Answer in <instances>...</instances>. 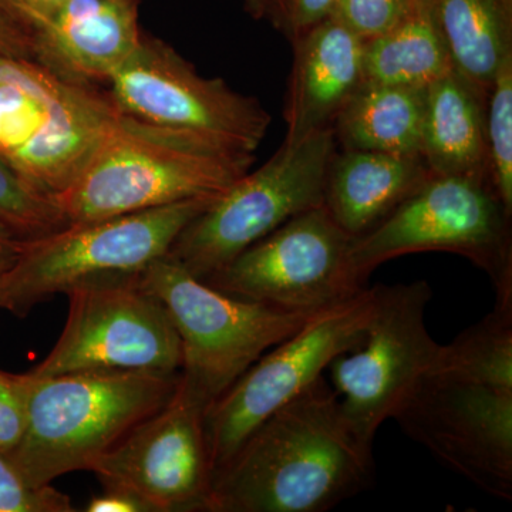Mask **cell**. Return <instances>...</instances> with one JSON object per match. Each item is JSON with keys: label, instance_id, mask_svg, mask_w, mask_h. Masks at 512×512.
I'll list each match as a JSON object with an SVG mask.
<instances>
[{"label": "cell", "instance_id": "4", "mask_svg": "<svg viewBox=\"0 0 512 512\" xmlns=\"http://www.w3.org/2000/svg\"><path fill=\"white\" fill-rule=\"evenodd\" d=\"M215 198L70 224L26 241L0 279V311L26 316L39 303L79 286L138 278L170 252L180 232Z\"/></svg>", "mask_w": 512, "mask_h": 512}, {"label": "cell", "instance_id": "23", "mask_svg": "<svg viewBox=\"0 0 512 512\" xmlns=\"http://www.w3.org/2000/svg\"><path fill=\"white\" fill-rule=\"evenodd\" d=\"M436 372L512 390V298L495 299L493 311L443 345Z\"/></svg>", "mask_w": 512, "mask_h": 512}, {"label": "cell", "instance_id": "17", "mask_svg": "<svg viewBox=\"0 0 512 512\" xmlns=\"http://www.w3.org/2000/svg\"><path fill=\"white\" fill-rule=\"evenodd\" d=\"M285 144L295 146L333 121L365 82L363 42L335 16L292 40Z\"/></svg>", "mask_w": 512, "mask_h": 512}, {"label": "cell", "instance_id": "35", "mask_svg": "<svg viewBox=\"0 0 512 512\" xmlns=\"http://www.w3.org/2000/svg\"><path fill=\"white\" fill-rule=\"evenodd\" d=\"M406 2L407 8L413 9L417 8V6L431 5L434 0H404Z\"/></svg>", "mask_w": 512, "mask_h": 512}, {"label": "cell", "instance_id": "16", "mask_svg": "<svg viewBox=\"0 0 512 512\" xmlns=\"http://www.w3.org/2000/svg\"><path fill=\"white\" fill-rule=\"evenodd\" d=\"M141 0H63L32 32L33 57L74 83L99 86L133 55Z\"/></svg>", "mask_w": 512, "mask_h": 512}, {"label": "cell", "instance_id": "34", "mask_svg": "<svg viewBox=\"0 0 512 512\" xmlns=\"http://www.w3.org/2000/svg\"><path fill=\"white\" fill-rule=\"evenodd\" d=\"M245 12L255 20H268L272 25L275 16V0H242Z\"/></svg>", "mask_w": 512, "mask_h": 512}, {"label": "cell", "instance_id": "2", "mask_svg": "<svg viewBox=\"0 0 512 512\" xmlns=\"http://www.w3.org/2000/svg\"><path fill=\"white\" fill-rule=\"evenodd\" d=\"M255 156L119 109L110 130L73 183L55 195L67 225L218 197Z\"/></svg>", "mask_w": 512, "mask_h": 512}, {"label": "cell", "instance_id": "19", "mask_svg": "<svg viewBox=\"0 0 512 512\" xmlns=\"http://www.w3.org/2000/svg\"><path fill=\"white\" fill-rule=\"evenodd\" d=\"M487 99L453 69L426 89L421 158L433 175L488 178Z\"/></svg>", "mask_w": 512, "mask_h": 512}, {"label": "cell", "instance_id": "12", "mask_svg": "<svg viewBox=\"0 0 512 512\" xmlns=\"http://www.w3.org/2000/svg\"><path fill=\"white\" fill-rule=\"evenodd\" d=\"M107 86L123 113L214 138L245 153L255 154L271 126L261 101L235 92L222 79L201 76L174 47L144 32Z\"/></svg>", "mask_w": 512, "mask_h": 512}, {"label": "cell", "instance_id": "8", "mask_svg": "<svg viewBox=\"0 0 512 512\" xmlns=\"http://www.w3.org/2000/svg\"><path fill=\"white\" fill-rule=\"evenodd\" d=\"M336 143L328 127L295 146L282 144L264 165L242 175L198 214L167 256L207 279L286 221L323 205Z\"/></svg>", "mask_w": 512, "mask_h": 512}, {"label": "cell", "instance_id": "14", "mask_svg": "<svg viewBox=\"0 0 512 512\" xmlns=\"http://www.w3.org/2000/svg\"><path fill=\"white\" fill-rule=\"evenodd\" d=\"M393 419L448 470L510 503L512 390L434 372L421 380Z\"/></svg>", "mask_w": 512, "mask_h": 512}, {"label": "cell", "instance_id": "27", "mask_svg": "<svg viewBox=\"0 0 512 512\" xmlns=\"http://www.w3.org/2000/svg\"><path fill=\"white\" fill-rule=\"evenodd\" d=\"M407 12L404 0H335L332 16L367 42L392 29Z\"/></svg>", "mask_w": 512, "mask_h": 512}, {"label": "cell", "instance_id": "24", "mask_svg": "<svg viewBox=\"0 0 512 512\" xmlns=\"http://www.w3.org/2000/svg\"><path fill=\"white\" fill-rule=\"evenodd\" d=\"M0 221L23 241L67 227L55 197L36 190L0 156Z\"/></svg>", "mask_w": 512, "mask_h": 512}, {"label": "cell", "instance_id": "15", "mask_svg": "<svg viewBox=\"0 0 512 512\" xmlns=\"http://www.w3.org/2000/svg\"><path fill=\"white\" fill-rule=\"evenodd\" d=\"M207 410L178 377L168 402L104 454L92 473L103 488L136 495L150 512H208L214 473Z\"/></svg>", "mask_w": 512, "mask_h": 512}, {"label": "cell", "instance_id": "3", "mask_svg": "<svg viewBox=\"0 0 512 512\" xmlns=\"http://www.w3.org/2000/svg\"><path fill=\"white\" fill-rule=\"evenodd\" d=\"M178 377L127 370L32 375L25 431L8 457L33 485L92 471L137 424L168 402Z\"/></svg>", "mask_w": 512, "mask_h": 512}, {"label": "cell", "instance_id": "33", "mask_svg": "<svg viewBox=\"0 0 512 512\" xmlns=\"http://www.w3.org/2000/svg\"><path fill=\"white\" fill-rule=\"evenodd\" d=\"M25 244L26 241L19 238L8 225L0 221V279L18 261Z\"/></svg>", "mask_w": 512, "mask_h": 512}, {"label": "cell", "instance_id": "28", "mask_svg": "<svg viewBox=\"0 0 512 512\" xmlns=\"http://www.w3.org/2000/svg\"><path fill=\"white\" fill-rule=\"evenodd\" d=\"M32 375L0 370V451L9 454L22 439L28 419Z\"/></svg>", "mask_w": 512, "mask_h": 512}, {"label": "cell", "instance_id": "26", "mask_svg": "<svg viewBox=\"0 0 512 512\" xmlns=\"http://www.w3.org/2000/svg\"><path fill=\"white\" fill-rule=\"evenodd\" d=\"M69 495L52 484H30L8 454L0 451V512H73Z\"/></svg>", "mask_w": 512, "mask_h": 512}, {"label": "cell", "instance_id": "11", "mask_svg": "<svg viewBox=\"0 0 512 512\" xmlns=\"http://www.w3.org/2000/svg\"><path fill=\"white\" fill-rule=\"evenodd\" d=\"M138 278L96 282L67 293L69 312L62 335L30 373H180L181 340L170 313Z\"/></svg>", "mask_w": 512, "mask_h": 512}, {"label": "cell", "instance_id": "29", "mask_svg": "<svg viewBox=\"0 0 512 512\" xmlns=\"http://www.w3.org/2000/svg\"><path fill=\"white\" fill-rule=\"evenodd\" d=\"M333 6L335 0H275L272 26L281 30L292 42L305 30L329 18Z\"/></svg>", "mask_w": 512, "mask_h": 512}, {"label": "cell", "instance_id": "7", "mask_svg": "<svg viewBox=\"0 0 512 512\" xmlns=\"http://www.w3.org/2000/svg\"><path fill=\"white\" fill-rule=\"evenodd\" d=\"M138 281L170 313L183 353L180 379L208 407L315 313L234 298L167 255L148 266Z\"/></svg>", "mask_w": 512, "mask_h": 512}, {"label": "cell", "instance_id": "30", "mask_svg": "<svg viewBox=\"0 0 512 512\" xmlns=\"http://www.w3.org/2000/svg\"><path fill=\"white\" fill-rule=\"evenodd\" d=\"M62 2L63 0H0V10L32 37L33 30L39 28Z\"/></svg>", "mask_w": 512, "mask_h": 512}, {"label": "cell", "instance_id": "1", "mask_svg": "<svg viewBox=\"0 0 512 512\" xmlns=\"http://www.w3.org/2000/svg\"><path fill=\"white\" fill-rule=\"evenodd\" d=\"M373 444L319 376L279 407L214 474L208 512H326L369 490Z\"/></svg>", "mask_w": 512, "mask_h": 512}, {"label": "cell", "instance_id": "22", "mask_svg": "<svg viewBox=\"0 0 512 512\" xmlns=\"http://www.w3.org/2000/svg\"><path fill=\"white\" fill-rule=\"evenodd\" d=\"M433 3L410 9L392 29L365 42V82L427 89L453 69Z\"/></svg>", "mask_w": 512, "mask_h": 512}, {"label": "cell", "instance_id": "21", "mask_svg": "<svg viewBox=\"0 0 512 512\" xmlns=\"http://www.w3.org/2000/svg\"><path fill=\"white\" fill-rule=\"evenodd\" d=\"M433 8L454 72L488 99L512 56V0H434Z\"/></svg>", "mask_w": 512, "mask_h": 512}, {"label": "cell", "instance_id": "25", "mask_svg": "<svg viewBox=\"0 0 512 512\" xmlns=\"http://www.w3.org/2000/svg\"><path fill=\"white\" fill-rule=\"evenodd\" d=\"M488 178L512 214V56L501 64L487 99Z\"/></svg>", "mask_w": 512, "mask_h": 512}, {"label": "cell", "instance_id": "9", "mask_svg": "<svg viewBox=\"0 0 512 512\" xmlns=\"http://www.w3.org/2000/svg\"><path fill=\"white\" fill-rule=\"evenodd\" d=\"M375 288L320 309L298 332L269 349L208 407L205 434L212 473L265 419L323 375L336 357L365 340Z\"/></svg>", "mask_w": 512, "mask_h": 512}, {"label": "cell", "instance_id": "5", "mask_svg": "<svg viewBox=\"0 0 512 512\" xmlns=\"http://www.w3.org/2000/svg\"><path fill=\"white\" fill-rule=\"evenodd\" d=\"M117 114L99 86L0 55V156L36 190L52 197L66 190Z\"/></svg>", "mask_w": 512, "mask_h": 512}, {"label": "cell", "instance_id": "32", "mask_svg": "<svg viewBox=\"0 0 512 512\" xmlns=\"http://www.w3.org/2000/svg\"><path fill=\"white\" fill-rule=\"evenodd\" d=\"M86 512H150L143 501L136 495L120 488H103L100 494L94 495Z\"/></svg>", "mask_w": 512, "mask_h": 512}, {"label": "cell", "instance_id": "31", "mask_svg": "<svg viewBox=\"0 0 512 512\" xmlns=\"http://www.w3.org/2000/svg\"><path fill=\"white\" fill-rule=\"evenodd\" d=\"M0 55L35 60L32 37L15 20L0 10Z\"/></svg>", "mask_w": 512, "mask_h": 512}, {"label": "cell", "instance_id": "6", "mask_svg": "<svg viewBox=\"0 0 512 512\" xmlns=\"http://www.w3.org/2000/svg\"><path fill=\"white\" fill-rule=\"evenodd\" d=\"M511 215L490 181L430 174L376 227L352 239L350 262L366 284L377 266L390 259L451 252L488 275L495 299L512 298Z\"/></svg>", "mask_w": 512, "mask_h": 512}, {"label": "cell", "instance_id": "18", "mask_svg": "<svg viewBox=\"0 0 512 512\" xmlns=\"http://www.w3.org/2000/svg\"><path fill=\"white\" fill-rule=\"evenodd\" d=\"M429 175L420 156L343 150L329 165L323 205L346 234L357 238L383 221Z\"/></svg>", "mask_w": 512, "mask_h": 512}, {"label": "cell", "instance_id": "10", "mask_svg": "<svg viewBox=\"0 0 512 512\" xmlns=\"http://www.w3.org/2000/svg\"><path fill=\"white\" fill-rule=\"evenodd\" d=\"M365 340L330 363L333 389L353 430L367 443L393 419L424 377L439 369L443 345L429 333L426 281L376 285Z\"/></svg>", "mask_w": 512, "mask_h": 512}, {"label": "cell", "instance_id": "20", "mask_svg": "<svg viewBox=\"0 0 512 512\" xmlns=\"http://www.w3.org/2000/svg\"><path fill=\"white\" fill-rule=\"evenodd\" d=\"M426 89L363 82L333 121L343 150L420 156Z\"/></svg>", "mask_w": 512, "mask_h": 512}, {"label": "cell", "instance_id": "13", "mask_svg": "<svg viewBox=\"0 0 512 512\" xmlns=\"http://www.w3.org/2000/svg\"><path fill=\"white\" fill-rule=\"evenodd\" d=\"M352 239L320 205L286 221L202 281L245 301L318 312L367 288L350 262Z\"/></svg>", "mask_w": 512, "mask_h": 512}]
</instances>
